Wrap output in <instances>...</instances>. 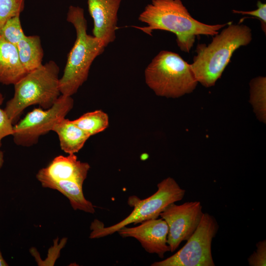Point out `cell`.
Instances as JSON below:
<instances>
[{
    "mask_svg": "<svg viewBox=\"0 0 266 266\" xmlns=\"http://www.w3.org/2000/svg\"><path fill=\"white\" fill-rule=\"evenodd\" d=\"M58 135L60 147L65 152L75 154L81 150L91 136L72 121L65 117L60 119L52 131Z\"/></svg>",
    "mask_w": 266,
    "mask_h": 266,
    "instance_id": "obj_15",
    "label": "cell"
},
{
    "mask_svg": "<svg viewBox=\"0 0 266 266\" xmlns=\"http://www.w3.org/2000/svg\"><path fill=\"white\" fill-rule=\"evenodd\" d=\"M90 168L87 163L81 162L74 154H69L57 156L39 171L53 179L72 180L82 186Z\"/></svg>",
    "mask_w": 266,
    "mask_h": 266,
    "instance_id": "obj_12",
    "label": "cell"
},
{
    "mask_svg": "<svg viewBox=\"0 0 266 266\" xmlns=\"http://www.w3.org/2000/svg\"><path fill=\"white\" fill-rule=\"evenodd\" d=\"M0 35L6 41L16 46L25 36L21 24L20 15L13 17L7 20L2 28Z\"/></svg>",
    "mask_w": 266,
    "mask_h": 266,
    "instance_id": "obj_19",
    "label": "cell"
},
{
    "mask_svg": "<svg viewBox=\"0 0 266 266\" xmlns=\"http://www.w3.org/2000/svg\"><path fill=\"white\" fill-rule=\"evenodd\" d=\"M25 0H0V33L11 18L20 15L25 6Z\"/></svg>",
    "mask_w": 266,
    "mask_h": 266,
    "instance_id": "obj_20",
    "label": "cell"
},
{
    "mask_svg": "<svg viewBox=\"0 0 266 266\" xmlns=\"http://www.w3.org/2000/svg\"><path fill=\"white\" fill-rule=\"evenodd\" d=\"M256 247V251L248 258V264L250 266H266V240L259 241Z\"/></svg>",
    "mask_w": 266,
    "mask_h": 266,
    "instance_id": "obj_22",
    "label": "cell"
},
{
    "mask_svg": "<svg viewBox=\"0 0 266 266\" xmlns=\"http://www.w3.org/2000/svg\"><path fill=\"white\" fill-rule=\"evenodd\" d=\"M20 61L27 72L42 65L43 50L38 35L25 36L16 45Z\"/></svg>",
    "mask_w": 266,
    "mask_h": 266,
    "instance_id": "obj_16",
    "label": "cell"
},
{
    "mask_svg": "<svg viewBox=\"0 0 266 266\" xmlns=\"http://www.w3.org/2000/svg\"><path fill=\"white\" fill-rule=\"evenodd\" d=\"M122 0H87L88 11L94 22L93 35L105 46L116 38L118 12Z\"/></svg>",
    "mask_w": 266,
    "mask_h": 266,
    "instance_id": "obj_11",
    "label": "cell"
},
{
    "mask_svg": "<svg viewBox=\"0 0 266 266\" xmlns=\"http://www.w3.org/2000/svg\"><path fill=\"white\" fill-rule=\"evenodd\" d=\"M73 105L71 96L61 95L49 108H34L13 126L14 142L22 146L36 144L39 137L52 131L55 124L65 118Z\"/></svg>",
    "mask_w": 266,
    "mask_h": 266,
    "instance_id": "obj_8",
    "label": "cell"
},
{
    "mask_svg": "<svg viewBox=\"0 0 266 266\" xmlns=\"http://www.w3.org/2000/svg\"><path fill=\"white\" fill-rule=\"evenodd\" d=\"M157 188V191L154 194L143 200L135 196L130 197L128 203L133 208V210L119 223L105 227L102 223L95 220L91 226L92 231L90 237H102L113 234L120 228L130 224L135 225L146 220L157 219L167 206L182 200L186 192L170 177L159 182Z\"/></svg>",
    "mask_w": 266,
    "mask_h": 266,
    "instance_id": "obj_6",
    "label": "cell"
},
{
    "mask_svg": "<svg viewBox=\"0 0 266 266\" xmlns=\"http://www.w3.org/2000/svg\"><path fill=\"white\" fill-rule=\"evenodd\" d=\"M66 20L74 26L76 38L68 55L59 86L61 95L72 96L87 80L92 63L103 53L105 46L100 39L87 34L83 8L70 6Z\"/></svg>",
    "mask_w": 266,
    "mask_h": 266,
    "instance_id": "obj_3",
    "label": "cell"
},
{
    "mask_svg": "<svg viewBox=\"0 0 266 266\" xmlns=\"http://www.w3.org/2000/svg\"><path fill=\"white\" fill-rule=\"evenodd\" d=\"M138 19L147 26L136 28L149 35L156 30L174 33L178 46L186 53L190 52L197 36H214L230 23L216 25L202 23L191 15L181 0H152Z\"/></svg>",
    "mask_w": 266,
    "mask_h": 266,
    "instance_id": "obj_1",
    "label": "cell"
},
{
    "mask_svg": "<svg viewBox=\"0 0 266 266\" xmlns=\"http://www.w3.org/2000/svg\"><path fill=\"white\" fill-rule=\"evenodd\" d=\"M168 226L161 219L146 220L134 227L124 226L117 232L123 237H132L136 239L148 253L156 254L161 258L170 251L167 243Z\"/></svg>",
    "mask_w": 266,
    "mask_h": 266,
    "instance_id": "obj_10",
    "label": "cell"
},
{
    "mask_svg": "<svg viewBox=\"0 0 266 266\" xmlns=\"http://www.w3.org/2000/svg\"><path fill=\"white\" fill-rule=\"evenodd\" d=\"M214 36L207 45L198 44L197 55L191 64L198 83L206 88L214 86L234 52L249 44L252 39L250 27L243 24H232V22Z\"/></svg>",
    "mask_w": 266,
    "mask_h": 266,
    "instance_id": "obj_2",
    "label": "cell"
},
{
    "mask_svg": "<svg viewBox=\"0 0 266 266\" xmlns=\"http://www.w3.org/2000/svg\"><path fill=\"white\" fill-rule=\"evenodd\" d=\"M257 8L252 11H241L233 9V13L246 14L256 17L260 20L262 30L266 33V4L258 0L257 3Z\"/></svg>",
    "mask_w": 266,
    "mask_h": 266,
    "instance_id": "obj_23",
    "label": "cell"
},
{
    "mask_svg": "<svg viewBox=\"0 0 266 266\" xmlns=\"http://www.w3.org/2000/svg\"><path fill=\"white\" fill-rule=\"evenodd\" d=\"M27 73L20 61L16 46L0 35V83L14 85Z\"/></svg>",
    "mask_w": 266,
    "mask_h": 266,
    "instance_id": "obj_14",
    "label": "cell"
},
{
    "mask_svg": "<svg viewBox=\"0 0 266 266\" xmlns=\"http://www.w3.org/2000/svg\"><path fill=\"white\" fill-rule=\"evenodd\" d=\"M250 102L259 121L266 123V78L259 76L250 83Z\"/></svg>",
    "mask_w": 266,
    "mask_h": 266,
    "instance_id": "obj_18",
    "label": "cell"
},
{
    "mask_svg": "<svg viewBox=\"0 0 266 266\" xmlns=\"http://www.w3.org/2000/svg\"><path fill=\"white\" fill-rule=\"evenodd\" d=\"M8 266L7 263L3 258L0 249V266Z\"/></svg>",
    "mask_w": 266,
    "mask_h": 266,
    "instance_id": "obj_24",
    "label": "cell"
},
{
    "mask_svg": "<svg viewBox=\"0 0 266 266\" xmlns=\"http://www.w3.org/2000/svg\"><path fill=\"white\" fill-rule=\"evenodd\" d=\"M72 121L91 136L102 132L109 125L108 116L101 110L85 113Z\"/></svg>",
    "mask_w": 266,
    "mask_h": 266,
    "instance_id": "obj_17",
    "label": "cell"
},
{
    "mask_svg": "<svg viewBox=\"0 0 266 266\" xmlns=\"http://www.w3.org/2000/svg\"><path fill=\"white\" fill-rule=\"evenodd\" d=\"M147 85L158 96L178 98L190 94L198 82L191 64L179 54L160 51L144 70Z\"/></svg>",
    "mask_w": 266,
    "mask_h": 266,
    "instance_id": "obj_5",
    "label": "cell"
},
{
    "mask_svg": "<svg viewBox=\"0 0 266 266\" xmlns=\"http://www.w3.org/2000/svg\"><path fill=\"white\" fill-rule=\"evenodd\" d=\"M37 180L45 188L56 190L69 200L74 210L94 213V206L84 196L82 186L75 181L67 180H55L38 171L36 174Z\"/></svg>",
    "mask_w": 266,
    "mask_h": 266,
    "instance_id": "obj_13",
    "label": "cell"
},
{
    "mask_svg": "<svg viewBox=\"0 0 266 266\" xmlns=\"http://www.w3.org/2000/svg\"><path fill=\"white\" fill-rule=\"evenodd\" d=\"M199 201H188L180 205L172 203L167 206L160 216L168 226L167 243L174 252L184 240H187L198 226L202 214Z\"/></svg>",
    "mask_w": 266,
    "mask_h": 266,
    "instance_id": "obj_9",
    "label": "cell"
},
{
    "mask_svg": "<svg viewBox=\"0 0 266 266\" xmlns=\"http://www.w3.org/2000/svg\"><path fill=\"white\" fill-rule=\"evenodd\" d=\"M4 163V156L3 152L0 150V169L2 167Z\"/></svg>",
    "mask_w": 266,
    "mask_h": 266,
    "instance_id": "obj_25",
    "label": "cell"
},
{
    "mask_svg": "<svg viewBox=\"0 0 266 266\" xmlns=\"http://www.w3.org/2000/svg\"><path fill=\"white\" fill-rule=\"evenodd\" d=\"M3 97L0 93V106L3 101ZM13 123L7 114L0 107V147L1 146V140L5 137L12 135L13 133Z\"/></svg>",
    "mask_w": 266,
    "mask_h": 266,
    "instance_id": "obj_21",
    "label": "cell"
},
{
    "mask_svg": "<svg viewBox=\"0 0 266 266\" xmlns=\"http://www.w3.org/2000/svg\"><path fill=\"white\" fill-rule=\"evenodd\" d=\"M59 67L53 61L28 72L14 85V94L4 110L13 124L25 108L37 104L46 109L51 107L61 95Z\"/></svg>",
    "mask_w": 266,
    "mask_h": 266,
    "instance_id": "obj_4",
    "label": "cell"
},
{
    "mask_svg": "<svg viewBox=\"0 0 266 266\" xmlns=\"http://www.w3.org/2000/svg\"><path fill=\"white\" fill-rule=\"evenodd\" d=\"M219 229L215 218L203 213L195 231L186 243L169 257L152 266H214L211 243Z\"/></svg>",
    "mask_w": 266,
    "mask_h": 266,
    "instance_id": "obj_7",
    "label": "cell"
}]
</instances>
